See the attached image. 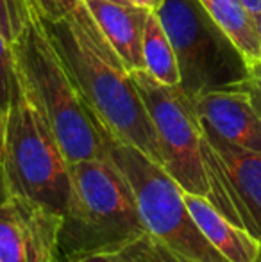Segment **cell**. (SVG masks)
Returning a JSON list of instances; mask_svg holds the SVG:
<instances>
[{"mask_svg": "<svg viewBox=\"0 0 261 262\" xmlns=\"http://www.w3.org/2000/svg\"><path fill=\"white\" fill-rule=\"evenodd\" d=\"M81 98L102 130L163 166L156 128L131 72L83 0H31Z\"/></svg>", "mask_w": 261, "mask_h": 262, "instance_id": "6da1fadb", "label": "cell"}, {"mask_svg": "<svg viewBox=\"0 0 261 262\" xmlns=\"http://www.w3.org/2000/svg\"><path fill=\"white\" fill-rule=\"evenodd\" d=\"M143 235L132 189L109 156L73 162L61 214L59 253L122 252Z\"/></svg>", "mask_w": 261, "mask_h": 262, "instance_id": "7a4b0ae2", "label": "cell"}, {"mask_svg": "<svg viewBox=\"0 0 261 262\" xmlns=\"http://www.w3.org/2000/svg\"><path fill=\"white\" fill-rule=\"evenodd\" d=\"M13 54L18 72L70 164L108 156L104 130L81 98L31 0L25 25L13 43Z\"/></svg>", "mask_w": 261, "mask_h": 262, "instance_id": "3957f363", "label": "cell"}, {"mask_svg": "<svg viewBox=\"0 0 261 262\" xmlns=\"http://www.w3.org/2000/svg\"><path fill=\"white\" fill-rule=\"evenodd\" d=\"M2 166L9 194L63 214L72 164L18 68L11 105L4 116Z\"/></svg>", "mask_w": 261, "mask_h": 262, "instance_id": "277c9868", "label": "cell"}, {"mask_svg": "<svg viewBox=\"0 0 261 262\" xmlns=\"http://www.w3.org/2000/svg\"><path fill=\"white\" fill-rule=\"evenodd\" d=\"M106 152L129 182L145 232L192 262H229L204 237L185 202V189L149 156L104 130Z\"/></svg>", "mask_w": 261, "mask_h": 262, "instance_id": "5b68a950", "label": "cell"}, {"mask_svg": "<svg viewBox=\"0 0 261 262\" xmlns=\"http://www.w3.org/2000/svg\"><path fill=\"white\" fill-rule=\"evenodd\" d=\"M175 50L181 88L190 98L216 90H238L249 62L198 0H163L157 7Z\"/></svg>", "mask_w": 261, "mask_h": 262, "instance_id": "8992f818", "label": "cell"}, {"mask_svg": "<svg viewBox=\"0 0 261 262\" xmlns=\"http://www.w3.org/2000/svg\"><path fill=\"white\" fill-rule=\"evenodd\" d=\"M159 141L163 168L186 191L208 198L202 125L193 102L179 86H165L145 70L131 72Z\"/></svg>", "mask_w": 261, "mask_h": 262, "instance_id": "52a82bcc", "label": "cell"}, {"mask_svg": "<svg viewBox=\"0 0 261 262\" xmlns=\"http://www.w3.org/2000/svg\"><path fill=\"white\" fill-rule=\"evenodd\" d=\"M202 157L208 200L261 243V154L233 145L202 125Z\"/></svg>", "mask_w": 261, "mask_h": 262, "instance_id": "ba28073f", "label": "cell"}, {"mask_svg": "<svg viewBox=\"0 0 261 262\" xmlns=\"http://www.w3.org/2000/svg\"><path fill=\"white\" fill-rule=\"evenodd\" d=\"M61 214L24 196L0 204V262H56Z\"/></svg>", "mask_w": 261, "mask_h": 262, "instance_id": "9c48e42d", "label": "cell"}, {"mask_svg": "<svg viewBox=\"0 0 261 262\" xmlns=\"http://www.w3.org/2000/svg\"><path fill=\"white\" fill-rule=\"evenodd\" d=\"M204 127L226 141L261 154V118L242 90H216L193 98Z\"/></svg>", "mask_w": 261, "mask_h": 262, "instance_id": "30bf717a", "label": "cell"}, {"mask_svg": "<svg viewBox=\"0 0 261 262\" xmlns=\"http://www.w3.org/2000/svg\"><path fill=\"white\" fill-rule=\"evenodd\" d=\"M83 2L127 72L143 70V32L150 11L134 4L109 0Z\"/></svg>", "mask_w": 261, "mask_h": 262, "instance_id": "8fae6325", "label": "cell"}, {"mask_svg": "<svg viewBox=\"0 0 261 262\" xmlns=\"http://www.w3.org/2000/svg\"><path fill=\"white\" fill-rule=\"evenodd\" d=\"M185 202L209 245L229 262H254L261 243L244 228L233 225L204 196L185 191Z\"/></svg>", "mask_w": 261, "mask_h": 262, "instance_id": "7c38bea8", "label": "cell"}, {"mask_svg": "<svg viewBox=\"0 0 261 262\" xmlns=\"http://www.w3.org/2000/svg\"><path fill=\"white\" fill-rule=\"evenodd\" d=\"M220 29L233 39L249 64L261 59V45L254 18L242 0H198Z\"/></svg>", "mask_w": 261, "mask_h": 262, "instance_id": "4fadbf2b", "label": "cell"}, {"mask_svg": "<svg viewBox=\"0 0 261 262\" xmlns=\"http://www.w3.org/2000/svg\"><path fill=\"white\" fill-rule=\"evenodd\" d=\"M143 70L165 86L181 84L175 50L156 11H150L143 32Z\"/></svg>", "mask_w": 261, "mask_h": 262, "instance_id": "5bb4252c", "label": "cell"}, {"mask_svg": "<svg viewBox=\"0 0 261 262\" xmlns=\"http://www.w3.org/2000/svg\"><path fill=\"white\" fill-rule=\"evenodd\" d=\"M14 82H16V61H14L13 45L0 31V113L6 116L13 98Z\"/></svg>", "mask_w": 261, "mask_h": 262, "instance_id": "9a60e30c", "label": "cell"}, {"mask_svg": "<svg viewBox=\"0 0 261 262\" xmlns=\"http://www.w3.org/2000/svg\"><path fill=\"white\" fill-rule=\"evenodd\" d=\"M126 253L131 262H192L174 253L161 243L154 241L149 235H143L142 239L127 246Z\"/></svg>", "mask_w": 261, "mask_h": 262, "instance_id": "2e32d148", "label": "cell"}, {"mask_svg": "<svg viewBox=\"0 0 261 262\" xmlns=\"http://www.w3.org/2000/svg\"><path fill=\"white\" fill-rule=\"evenodd\" d=\"M29 16V0H0V31L13 45Z\"/></svg>", "mask_w": 261, "mask_h": 262, "instance_id": "e0dca14e", "label": "cell"}, {"mask_svg": "<svg viewBox=\"0 0 261 262\" xmlns=\"http://www.w3.org/2000/svg\"><path fill=\"white\" fill-rule=\"evenodd\" d=\"M238 90H242L247 95L249 102H251L254 111L258 113V116L261 118V59L249 64L247 79L244 80V84Z\"/></svg>", "mask_w": 261, "mask_h": 262, "instance_id": "ac0fdd59", "label": "cell"}, {"mask_svg": "<svg viewBox=\"0 0 261 262\" xmlns=\"http://www.w3.org/2000/svg\"><path fill=\"white\" fill-rule=\"evenodd\" d=\"M56 262H131L126 250L111 253H86V255H63L59 253Z\"/></svg>", "mask_w": 261, "mask_h": 262, "instance_id": "d6986e66", "label": "cell"}, {"mask_svg": "<svg viewBox=\"0 0 261 262\" xmlns=\"http://www.w3.org/2000/svg\"><path fill=\"white\" fill-rule=\"evenodd\" d=\"M131 4L143 7L147 11H157V7L163 4V0H131Z\"/></svg>", "mask_w": 261, "mask_h": 262, "instance_id": "ffe728a7", "label": "cell"}, {"mask_svg": "<svg viewBox=\"0 0 261 262\" xmlns=\"http://www.w3.org/2000/svg\"><path fill=\"white\" fill-rule=\"evenodd\" d=\"M9 196V187H7V180H6V173H4V166L0 161V204H2L6 198Z\"/></svg>", "mask_w": 261, "mask_h": 262, "instance_id": "44dd1931", "label": "cell"}, {"mask_svg": "<svg viewBox=\"0 0 261 262\" xmlns=\"http://www.w3.org/2000/svg\"><path fill=\"white\" fill-rule=\"evenodd\" d=\"M242 2H244L245 9L251 13L252 18L261 13V0H242Z\"/></svg>", "mask_w": 261, "mask_h": 262, "instance_id": "7402d4cb", "label": "cell"}, {"mask_svg": "<svg viewBox=\"0 0 261 262\" xmlns=\"http://www.w3.org/2000/svg\"><path fill=\"white\" fill-rule=\"evenodd\" d=\"M2 148H4V116L0 113V161H2Z\"/></svg>", "mask_w": 261, "mask_h": 262, "instance_id": "603a6c76", "label": "cell"}, {"mask_svg": "<svg viewBox=\"0 0 261 262\" xmlns=\"http://www.w3.org/2000/svg\"><path fill=\"white\" fill-rule=\"evenodd\" d=\"M254 25H256V34H258L259 45H261V13L254 16Z\"/></svg>", "mask_w": 261, "mask_h": 262, "instance_id": "cb8c5ba5", "label": "cell"}, {"mask_svg": "<svg viewBox=\"0 0 261 262\" xmlns=\"http://www.w3.org/2000/svg\"><path fill=\"white\" fill-rule=\"evenodd\" d=\"M109 2H120V4H131V0H109Z\"/></svg>", "mask_w": 261, "mask_h": 262, "instance_id": "d4e9b609", "label": "cell"}, {"mask_svg": "<svg viewBox=\"0 0 261 262\" xmlns=\"http://www.w3.org/2000/svg\"><path fill=\"white\" fill-rule=\"evenodd\" d=\"M254 262H261V248H259V253H258V257H256Z\"/></svg>", "mask_w": 261, "mask_h": 262, "instance_id": "484cf974", "label": "cell"}]
</instances>
